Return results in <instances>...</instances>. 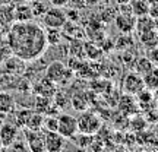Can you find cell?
Returning a JSON list of instances; mask_svg holds the SVG:
<instances>
[{
  "label": "cell",
  "mask_w": 158,
  "mask_h": 152,
  "mask_svg": "<svg viewBox=\"0 0 158 152\" xmlns=\"http://www.w3.org/2000/svg\"><path fill=\"white\" fill-rule=\"evenodd\" d=\"M7 149H15V151H27L28 148H27L25 141H21V139H18V138H16V139H15V142H13V143H12Z\"/></svg>",
  "instance_id": "cell-32"
},
{
  "label": "cell",
  "mask_w": 158,
  "mask_h": 152,
  "mask_svg": "<svg viewBox=\"0 0 158 152\" xmlns=\"http://www.w3.org/2000/svg\"><path fill=\"white\" fill-rule=\"evenodd\" d=\"M116 2V5L120 6V5H127V3H130L132 0H114Z\"/></svg>",
  "instance_id": "cell-39"
},
{
  "label": "cell",
  "mask_w": 158,
  "mask_h": 152,
  "mask_svg": "<svg viewBox=\"0 0 158 152\" xmlns=\"http://www.w3.org/2000/svg\"><path fill=\"white\" fill-rule=\"evenodd\" d=\"M129 5H130V10H132V13L136 18L142 16V15H148L149 3H148L147 0H132Z\"/></svg>",
  "instance_id": "cell-22"
},
{
  "label": "cell",
  "mask_w": 158,
  "mask_h": 152,
  "mask_svg": "<svg viewBox=\"0 0 158 152\" xmlns=\"http://www.w3.org/2000/svg\"><path fill=\"white\" fill-rule=\"evenodd\" d=\"M43 120H44V114L38 113V111H32V114L29 116L27 126L23 129H31V130H38L43 127Z\"/></svg>",
  "instance_id": "cell-23"
},
{
  "label": "cell",
  "mask_w": 158,
  "mask_h": 152,
  "mask_svg": "<svg viewBox=\"0 0 158 152\" xmlns=\"http://www.w3.org/2000/svg\"><path fill=\"white\" fill-rule=\"evenodd\" d=\"M66 141L59 132H44V148L47 152H59L62 151Z\"/></svg>",
  "instance_id": "cell-10"
},
{
  "label": "cell",
  "mask_w": 158,
  "mask_h": 152,
  "mask_svg": "<svg viewBox=\"0 0 158 152\" xmlns=\"http://www.w3.org/2000/svg\"><path fill=\"white\" fill-rule=\"evenodd\" d=\"M155 29L158 31V19H155Z\"/></svg>",
  "instance_id": "cell-41"
},
{
  "label": "cell",
  "mask_w": 158,
  "mask_h": 152,
  "mask_svg": "<svg viewBox=\"0 0 158 152\" xmlns=\"http://www.w3.org/2000/svg\"><path fill=\"white\" fill-rule=\"evenodd\" d=\"M13 13H15V21H18V22H25V21H32L34 19L32 9H31L29 3H21V5L15 6Z\"/></svg>",
  "instance_id": "cell-16"
},
{
  "label": "cell",
  "mask_w": 158,
  "mask_h": 152,
  "mask_svg": "<svg viewBox=\"0 0 158 152\" xmlns=\"http://www.w3.org/2000/svg\"><path fill=\"white\" fill-rule=\"evenodd\" d=\"M66 18H68V21H73V22H78L79 19V9H69L66 10Z\"/></svg>",
  "instance_id": "cell-35"
},
{
  "label": "cell",
  "mask_w": 158,
  "mask_h": 152,
  "mask_svg": "<svg viewBox=\"0 0 158 152\" xmlns=\"http://www.w3.org/2000/svg\"><path fill=\"white\" fill-rule=\"evenodd\" d=\"M154 68V63L148 59L147 56L143 57H136L135 60V64H133V69H135V72H138L139 75H147L151 69Z\"/></svg>",
  "instance_id": "cell-19"
},
{
  "label": "cell",
  "mask_w": 158,
  "mask_h": 152,
  "mask_svg": "<svg viewBox=\"0 0 158 152\" xmlns=\"http://www.w3.org/2000/svg\"><path fill=\"white\" fill-rule=\"evenodd\" d=\"M118 9L116 7V6H108V7H104L101 12H100V19H101L104 23H110L114 21V18H116V15H117Z\"/></svg>",
  "instance_id": "cell-25"
},
{
  "label": "cell",
  "mask_w": 158,
  "mask_h": 152,
  "mask_svg": "<svg viewBox=\"0 0 158 152\" xmlns=\"http://www.w3.org/2000/svg\"><path fill=\"white\" fill-rule=\"evenodd\" d=\"M62 29L60 28H45V39L48 47H56L62 43Z\"/></svg>",
  "instance_id": "cell-21"
},
{
  "label": "cell",
  "mask_w": 158,
  "mask_h": 152,
  "mask_svg": "<svg viewBox=\"0 0 158 152\" xmlns=\"http://www.w3.org/2000/svg\"><path fill=\"white\" fill-rule=\"evenodd\" d=\"M138 101H136L135 95H130V94H124L120 97L118 100V110L123 116H133L138 113Z\"/></svg>",
  "instance_id": "cell-11"
},
{
  "label": "cell",
  "mask_w": 158,
  "mask_h": 152,
  "mask_svg": "<svg viewBox=\"0 0 158 152\" xmlns=\"http://www.w3.org/2000/svg\"><path fill=\"white\" fill-rule=\"evenodd\" d=\"M15 98L9 91L0 89V113L2 114H9L15 111Z\"/></svg>",
  "instance_id": "cell-14"
},
{
  "label": "cell",
  "mask_w": 158,
  "mask_h": 152,
  "mask_svg": "<svg viewBox=\"0 0 158 152\" xmlns=\"http://www.w3.org/2000/svg\"><path fill=\"white\" fill-rule=\"evenodd\" d=\"M57 132L64 138V139H70L72 136L78 133V121L76 117L70 116L68 113H60L57 114Z\"/></svg>",
  "instance_id": "cell-6"
},
{
  "label": "cell",
  "mask_w": 158,
  "mask_h": 152,
  "mask_svg": "<svg viewBox=\"0 0 158 152\" xmlns=\"http://www.w3.org/2000/svg\"><path fill=\"white\" fill-rule=\"evenodd\" d=\"M143 78V84H145V88L149 91H157L158 89V69L154 66L147 75L142 76Z\"/></svg>",
  "instance_id": "cell-20"
},
{
  "label": "cell",
  "mask_w": 158,
  "mask_h": 152,
  "mask_svg": "<svg viewBox=\"0 0 158 152\" xmlns=\"http://www.w3.org/2000/svg\"><path fill=\"white\" fill-rule=\"evenodd\" d=\"M78 121V130L82 133H88V135H97L102 127V120L101 117L91 110H84L81 116L76 118Z\"/></svg>",
  "instance_id": "cell-2"
},
{
  "label": "cell",
  "mask_w": 158,
  "mask_h": 152,
  "mask_svg": "<svg viewBox=\"0 0 158 152\" xmlns=\"http://www.w3.org/2000/svg\"><path fill=\"white\" fill-rule=\"evenodd\" d=\"M114 23L116 28L122 32V34H132L135 31L136 27V16L130 10V5H120L117 15L114 18Z\"/></svg>",
  "instance_id": "cell-4"
},
{
  "label": "cell",
  "mask_w": 158,
  "mask_h": 152,
  "mask_svg": "<svg viewBox=\"0 0 158 152\" xmlns=\"http://www.w3.org/2000/svg\"><path fill=\"white\" fill-rule=\"evenodd\" d=\"M45 78L56 85H68L73 78V70L62 62H53L45 70Z\"/></svg>",
  "instance_id": "cell-3"
},
{
  "label": "cell",
  "mask_w": 158,
  "mask_h": 152,
  "mask_svg": "<svg viewBox=\"0 0 158 152\" xmlns=\"http://www.w3.org/2000/svg\"><path fill=\"white\" fill-rule=\"evenodd\" d=\"M23 136H25V143L27 148L32 152H44V130H31L23 129Z\"/></svg>",
  "instance_id": "cell-7"
},
{
  "label": "cell",
  "mask_w": 158,
  "mask_h": 152,
  "mask_svg": "<svg viewBox=\"0 0 158 152\" xmlns=\"http://www.w3.org/2000/svg\"><path fill=\"white\" fill-rule=\"evenodd\" d=\"M5 123V114L0 113V127H2V124Z\"/></svg>",
  "instance_id": "cell-40"
},
{
  "label": "cell",
  "mask_w": 158,
  "mask_h": 152,
  "mask_svg": "<svg viewBox=\"0 0 158 152\" xmlns=\"http://www.w3.org/2000/svg\"><path fill=\"white\" fill-rule=\"evenodd\" d=\"M147 57L154 63V66H158V45L151 48V50H148Z\"/></svg>",
  "instance_id": "cell-34"
},
{
  "label": "cell",
  "mask_w": 158,
  "mask_h": 152,
  "mask_svg": "<svg viewBox=\"0 0 158 152\" xmlns=\"http://www.w3.org/2000/svg\"><path fill=\"white\" fill-rule=\"evenodd\" d=\"M69 5H72L75 9H82L85 7V2L84 0H69Z\"/></svg>",
  "instance_id": "cell-37"
},
{
  "label": "cell",
  "mask_w": 158,
  "mask_h": 152,
  "mask_svg": "<svg viewBox=\"0 0 158 152\" xmlns=\"http://www.w3.org/2000/svg\"><path fill=\"white\" fill-rule=\"evenodd\" d=\"M139 35V43H141L147 50H151L154 47L158 45V31L155 28L149 29V31H145V32H141Z\"/></svg>",
  "instance_id": "cell-15"
},
{
  "label": "cell",
  "mask_w": 158,
  "mask_h": 152,
  "mask_svg": "<svg viewBox=\"0 0 158 152\" xmlns=\"http://www.w3.org/2000/svg\"><path fill=\"white\" fill-rule=\"evenodd\" d=\"M145 126H147V121L143 117H133L130 120V129L132 130H136V132H142L145 130Z\"/></svg>",
  "instance_id": "cell-31"
},
{
  "label": "cell",
  "mask_w": 158,
  "mask_h": 152,
  "mask_svg": "<svg viewBox=\"0 0 158 152\" xmlns=\"http://www.w3.org/2000/svg\"><path fill=\"white\" fill-rule=\"evenodd\" d=\"M48 5L51 6H57V7H64L69 5V0H47Z\"/></svg>",
  "instance_id": "cell-36"
},
{
  "label": "cell",
  "mask_w": 158,
  "mask_h": 152,
  "mask_svg": "<svg viewBox=\"0 0 158 152\" xmlns=\"http://www.w3.org/2000/svg\"><path fill=\"white\" fill-rule=\"evenodd\" d=\"M72 107H75L78 111H84L88 108V98L84 92H78L72 97Z\"/></svg>",
  "instance_id": "cell-24"
},
{
  "label": "cell",
  "mask_w": 158,
  "mask_h": 152,
  "mask_svg": "<svg viewBox=\"0 0 158 152\" xmlns=\"http://www.w3.org/2000/svg\"><path fill=\"white\" fill-rule=\"evenodd\" d=\"M145 88L143 84V78L142 75H139L138 72H129L124 76L123 84H122V89L124 94H130V95H136L138 92H141Z\"/></svg>",
  "instance_id": "cell-8"
},
{
  "label": "cell",
  "mask_w": 158,
  "mask_h": 152,
  "mask_svg": "<svg viewBox=\"0 0 158 152\" xmlns=\"http://www.w3.org/2000/svg\"><path fill=\"white\" fill-rule=\"evenodd\" d=\"M57 91V85L54 82H51L50 79H47L44 76V79H41L38 84L34 86V92L37 95L47 97V98H53Z\"/></svg>",
  "instance_id": "cell-12"
},
{
  "label": "cell",
  "mask_w": 158,
  "mask_h": 152,
  "mask_svg": "<svg viewBox=\"0 0 158 152\" xmlns=\"http://www.w3.org/2000/svg\"><path fill=\"white\" fill-rule=\"evenodd\" d=\"M0 89H2V85H0Z\"/></svg>",
  "instance_id": "cell-42"
},
{
  "label": "cell",
  "mask_w": 158,
  "mask_h": 152,
  "mask_svg": "<svg viewBox=\"0 0 158 152\" xmlns=\"http://www.w3.org/2000/svg\"><path fill=\"white\" fill-rule=\"evenodd\" d=\"M43 25L45 28H63V25L68 22L66 18V10H63V7H57V6H51L47 7L44 15L41 16Z\"/></svg>",
  "instance_id": "cell-5"
},
{
  "label": "cell",
  "mask_w": 158,
  "mask_h": 152,
  "mask_svg": "<svg viewBox=\"0 0 158 152\" xmlns=\"http://www.w3.org/2000/svg\"><path fill=\"white\" fill-rule=\"evenodd\" d=\"M12 56V50L9 44H7V41L0 38V62H6L9 57Z\"/></svg>",
  "instance_id": "cell-30"
},
{
  "label": "cell",
  "mask_w": 158,
  "mask_h": 152,
  "mask_svg": "<svg viewBox=\"0 0 158 152\" xmlns=\"http://www.w3.org/2000/svg\"><path fill=\"white\" fill-rule=\"evenodd\" d=\"M154 28H155V19H152L149 15H142V16L136 18L135 31L138 34L145 32V31H149V29H154Z\"/></svg>",
  "instance_id": "cell-18"
},
{
  "label": "cell",
  "mask_w": 158,
  "mask_h": 152,
  "mask_svg": "<svg viewBox=\"0 0 158 152\" xmlns=\"http://www.w3.org/2000/svg\"><path fill=\"white\" fill-rule=\"evenodd\" d=\"M95 139V135H88V133H82V132H78L75 136H72L69 141H72L79 148V149H89L92 142Z\"/></svg>",
  "instance_id": "cell-17"
},
{
  "label": "cell",
  "mask_w": 158,
  "mask_h": 152,
  "mask_svg": "<svg viewBox=\"0 0 158 152\" xmlns=\"http://www.w3.org/2000/svg\"><path fill=\"white\" fill-rule=\"evenodd\" d=\"M148 15L152 18V19H158V0L149 3V7H148Z\"/></svg>",
  "instance_id": "cell-33"
},
{
  "label": "cell",
  "mask_w": 158,
  "mask_h": 152,
  "mask_svg": "<svg viewBox=\"0 0 158 152\" xmlns=\"http://www.w3.org/2000/svg\"><path fill=\"white\" fill-rule=\"evenodd\" d=\"M13 6L5 5L0 6V34L10 28V25L15 22V13H13Z\"/></svg>",
  "instance_id": "cell-13"
},
{
  "label": "cell",
  "mask_w": 158,
  "mask_h": 152,
  "mask_svg": "<svg viewBox=\"0 0 158 152\" xmlns=\"http://www.w3.org/2000/svg\"><path fill=\"white\" fill-rule=\"evenodd\" d=\"M29 5H31V9H32V15H34V19H35L37 16H38V18L43 16V15H44V12L47 10V7H48V6L45 5V3H43L41 0H32V2H31Z\"/></svg>",
  "instance_id": "cell-29"
},
{
  "label": "cell",
  "mask_w": 158,
  "mask_h": 152,
  "mask_svg": "<svg viewBox=\"0 0 158 152\" xmlns=\"http://www.w3.org/2000/svg\"><path fill=\"white\" fill-rule=\"evenodd\" d=\"M114 47L118 50H129L133 47V39L130 34H123L117 38V41L114 43Z\"/></svg>",
  "instance_id": "cell-27"
},
{
  "label": "cell",
  "mask_w": 158,
  "mask_h": 152,
  "mask_svg": "<svg viewBox=\"0 0 158 152\" xmlns=\"http://www.w3.org/2000/svg\"><path fill=\"white\" fill-rule=\"evenodd\" d=\"M57 116L54 114H44V120H43V127L41 129L44 132H57Z\"/></svg>",
  "instance_id": "cell-26"
},
{
  "label": "cell",
  "mask_w": 158,
  "mask_h": 152,
  "mask_svg": "<svg viewBox=\"0 0 158 152\" xmlns=\"http://www.w3.org/2000/svg\"><path fill=\"white\" fill-rule=\"evenodd\" d=\"M18 129L19 127L13 123L5 121L2 124V127H0V148L7 149L10 146L12 143L15 142V139L18 138Z\"/></svg>",
  "instance_id": "cell-9"
},
{
  "label": "cell",
  "mask_w": 158,
  "mask_h": 152,
  "mask_svg": "<svg viewBox=\"0 0 158 152\" xmlns=\"http://www.w3.org/2000/svg\"><path fill=\"white\" fill-rule=\"evenodd\" d=\"M32 111L34 110H27V108H22V110L16 111V123L15 124H16L19 129H23L27 126V121H28L29 116L32 114Z\"/></svg>",
  "instance_id": "cell-28"
},
{
  "label": "cell",
  "mask_w": 158,
  "mask_h": 152,
  "mask_svg": "<svg viewBox=\"0 0 158 152\" xmlns=\"http://www.w3.org/2000/svg\"><path fill=\"white\" fill-rule=\"evenodd\" d=\"M6 41L10 47L12 54L25 63L35 62L48 48L45 29L34 19L25 22L15 21L6 32Z\"/></svg>",
  "instance_id": "cell-1"
},
{
  "label": "cell",
  "mask_w": 158,
  "mask_h": 152,
  "mask_svg": "<svg viewBox=\"0 0 158 152\" xmlns=\"http://www.w3.org/2000/svg\"><path fill=\"white\" fill-rule=\"evenodd\" d=\"M85 2V6H88V7H92V6H97L101 0H84Z\"/></svg>",
  "instance_id": "cell-38"
}]
</instances>
